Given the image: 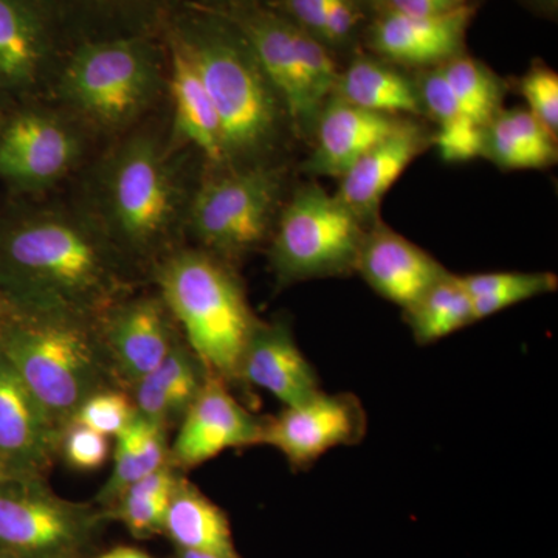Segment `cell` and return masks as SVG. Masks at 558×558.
<instances>
[{"label": "cell", "instance_id": "obj_1", "mask_svg": "<svg viewBox=\"0 0 558 558\" xmlns=\"http://www.w3.org/2000/svg\"><path fill=\"white\" fill-rule=\"evenodd\" d=\"M134 266L84 209L0 208V296L16 317L100 326L134 293Z\"/></svg>", "mask_w": 558, "mask_h": 558}, {"label": "cell", "instance_id": "obj_2", "mask_svg": "<svg viewBox=\"0 0 558 558\" xmlns=\"http://www.w3.org/2000/svg\"><path fill=\"white\" fill-rule=\"evenodd\" d=\"M161 33L186 51L215 105L222 130V170L271 163L290 130L289 120L236 21L183 0Z\"/></svg>", "mask_w": 558, "mask_h": 558}, {"label": "cell", "instance_id": "obj_3", "mask_svg": "<svg viewBox=\"0 0 558 558\" xmlns=\"http://www.w3.org/2000/svg\"><path fill=\"white\" fill-rule=\"evenodd\" d=\"M84 211L134 264L159 260L185 230L186 197L171 146L135 132L106 154Z\"/></svg>", "mask_w": 558, "mask_h": 558}, {"label": "cell", "instance_id": "obj_4", "mask_svg": "<svg viewBox=\"0 0 558 558\" xmlns=\"http://www.w3.org/2000/svg\"><path fill=\"white\" fill-rule=\"evenodd\" d=\"M159 295L209 376L241 384V360L259 318L231 264L201 248H174L154 266Z\"/></svg>", "mask_w": 558, "mask_h": 558}, {"label": "cell", "instance_id": "obj_5", "mask_svg": "<svg viewBox=\"0 0 558 558\" xmlns=\"http://www.w3.org/2000/svg\"><path fill=\"white\" fill-rule=\"evenodd\" d=\"M167 81V51L160 35L76 40L53 83L72 119L98 131L117 132L156 105Z\"/></svg>", "mask_w": 558, "mask_h": 558}, {"label": "cell", "instance_id": "obj_6", "mask_svg": "<svg viewBox=\"0 0 558 558\" xmlns=\"http://www.w3.org/2000/svg\"><path fill=\"white\" fill-rule=\"evenodd\" d=\"M0 348L62 429L95 392L124 388L100 326L38 322L9 312L0 325Z\"/></svg>", "mask_w": 558, "mask_h": 558}, {"label": "cell", "instance_id": "obj_7", "mask_svg": "<svg viewBox=\"0 0 558 558\" xmlns=\"http://www.w3.org/2000/svg\"><path fill=\"white\" fill-rule=\"evenodd\" d=\"M282 186V172L274 163L218 170L190 197L185 230L197 248L238 263L270 240Z\"/></svg>", "mask_w": 558, "mask_h": 558}, {"label": "cell", "instance_id": "obj_8", "mask_svg": "<svg viewBox=\"0 0 558 558\" xmlns=\"http://www.w3.org/2000/svg\"><path fill=\"white\" fill-rule=\"evenodd\" d=\"M279 211L269 258L279 286L355 271L366 223L333 194L307 183Z\"/></svg>", "mask_w": 558, "mask_h": 558}, {"label": "cell", "instance_id": "obj_9", "mask_svg": "<svg viewBox=\"0 0 558 558\" xmlns=\"http://www.w3.org/2000/svg\"><path fill=\"white\" fill-rule=\"evenodd\" d=\"M94 502L62 498L46 476L0 481V550L16 558H90L108 526Z\"/></svg>", "mask_w": 558, "mask_h": 558}, {"label": "cell", "instance_id": "obj_10", "mask_svg": "<svg viewBox=\"0 0 558 558\" xmlns=\"http://www.w3.org/2000/svg\"><path fill=\"white\" fill-rule=\"evenodd\" d=\"M84 156L78 121L35 100L16 102L0 123V182L36 196L62 182Z\"/></svg>", "mask_w": 558, "mask_h": 558}, {"label": "cell", "instance_id": "obj_11", "mask_svg": "<svg viewBox=\"0 0 558 558\" xmlns=\"http://www.w3.org/2000/svg\"><path fill=\"white\" fill-rule=\"evenodd\" d=\"M70 46L58 0H0V90L14 102L53 83Z\"/></svg>", "mask_w": 558, "mask_h": 558}, {"label": "cell", "instance_id": "obj_12", "mask_svg": "<svg viewBox=\"0 0 558 558\" xmlns=\"http://www.w3.org/2000/svg\"><path fill=\"white\" fill-rule=\"evenodd\" d=\"M366 435V413L352 395L319 391L300 405L266 417L263 444L277 449L290 465L306 469L337 447L354 446Z\"/></svg>", "mask_w": 558, "mask_h": 558}, {"label": "cell", "instance_id": "obj_13", "mask_svg": "<svg viewBox=\"0 0 558 558\" xmlns=\"http://www.w3.org/2000/svg\"><path fill=\"white\" fill-rule=\"evenodd\" d=\"M266 417L255 416L231 395L229 385L208 376L196 400L178 425L170 461L185 473L222 451L263 444Z\"/></svg>", "mask_w": 558, "mask_h": 558}, {"label": "cell", "instance_id": "obj_14", "mask_svg": "<svg viewBox=\"0 0 558 558\" xmlns=\"http://www.w3.org/2000/svg\"><path fill=\"white\" fill-rule=\"evenodd\" d=\"M62 428L0 348V468L7 476H46L60 459Z\"/></svg>", "mask_w": 558, "mask_h": 558}, {"label": "cell", "instance_id": "obj_15", "mask_svg": "<svg viewBox=\"0 0 558 558\" xmlns=\"http://www.w3.org/2000/svg\"><path fill=\"white\" fill-rule=\"evenodd\" d=\"M100 332L113 369L128 391L182 339L178 323L159 293H132L120 301L101 319Z\"/></svg>", "mask_w": 558, "mask_h": 558}, {"label": "cell", "instance_id": "obj_16", "mask_svg": "<svg viewBox=\"0 0 558 558\" xmlns=\"http://www.w3.org/2000/svg\"><path fill=\"white\" fill-rule=\"evenodd\" d=\"M475 11L472 3L436 16H410L385 10L369 27L371 50L391 64L439 68L464 53L465 36Z\"/></svg>", "mask_w": 558, "mask_h": 558}, {"label": "cell", "instance_id": "obj_17", "mask_svg": "<svg viewBox=\"0 0 558 558\" xmlns=\"http://www.w3.org/2000/svg\"><path fill=\"white\" fill-rule=\"evenodd\" d=\"M355 271L381 299L405 311L449 270L402 234L374 222L363 238Z\"/></svg>", "mask_w": 558, "mask_h": 558}, {"label": "cell", "instance_id": "obj_18", "mask_svg": "<svg viewBox=\"0 0 558 558\" xmlns=\"http://www.w3.org/2000/svg\"><path fill=\"white\" fill-rule=\"evenodd\" d=\"M240 380L266 389L284 407L300 405L322 391L317 371L282 319H259L242 355Z\"/></svg>", "mask_w": 558, "mask_h": 558}, {"label": "cell", "instance_id": "obj_19", "mask_svg": "<svg viewBox=\"0 0 558 558\" xmlns=\"http://www.w3.org/2000/svg\"><path fill=\"white\" fill-rule=\"evenodd\" d=\"M403 121L349 105L333 94L315 124V148L304 170L340 179L366 150L398 131Z\"/></svg>", "mask_w": 558, "mask_h": 558}, {"label": "cell", "instance_id": "obj_20", "mask_svg": "<svg viewBox=\"0 0 558 558\" xmlns=\"http://www.w3.org/2000/svg\"><path fill=\"white\" fill-rule=\"evenodd\" d=\"M427 145L428 137L424 130L410 121H403L398 131L366 150L341 175L336 196L360 220L373 222L385 194Z\"/></svg>", "mask_w": 558, "mask_h": 558}, {"label": "cell", "instance_id": "obj_21", "mask_svg": "<svg viewBox=\"0 0 558 558\" xmlns=\"http://www.w3.org/2000/svg\"><path fill=\"white\" fill-rule=\"evenodd\" d=\"M161 39L167 51V86L174 113L172 146L178 143L191 146L199 150L213 167L222 170V130L215 105L186 51L167 33H161Z\"/></svg>", "mask_w": 558, "mask_h": 558}, {"label": "cell", "instance_id": "obj_22", "mask_svg": "<svg viewBox=\"0 0 558 558\" xmlns=\"http://www.w3.org/2000/svg\"><path fill=\"white\" fill-rule=\"evenodd\" d=\"M208 376L182 337L156 368L130 388L135 411L140 417L170 432L185 416Z\"/></svg>", "mask_w": 558, "mask_h": 558}, {"label": "cell", "instance_id": "obj_23", "mask_svg": "<svg viewBox=\"0 0 558 558\" xmlns=\"http://www.w3.org/2000/svg\"><path fill=\"white\" fill-rule=\"evenodd\" d=\"M183 0H58L73 43L120 36H160Z\"/></svg>", "mask_w": 558, "mask_h": 558}, {"label": "cell", "instance_id": "obj_24", "mask_svg": "<svg viewBox=\"0 0 558 558\" xmlns=\"http://www.w3.org/2000/svg\"><path fill=\"white\" fill-rule=\"evenodd\" d=\"M333 94L341 100L385 116H421L424 112L417 83L379 57L357 54L340 72Z\"/></svg>", "mask_w": 558, "mask_h": 558}, {"label": "cell", "instance_id": "obj_25", "mask_svg": "<svg viewBox=\"0 0 558 558\" xmlns=\"http://www.w3.org/2000/svg\"><path fill=\"white\" fill-rule=\"evenodd\" d=\"M163 535L174 548L204 550L223 558H241L233 542L229 517L185 475L172 494Z\"/></svg>", "mask_w": 558, "mask_h": 558}, {"label": "cell", "instance_id": "obj_26", "mask_svg": "<svg viewBox=\"0 0 558 558\" xmlns=\"http://www.w3.org/2000/svg\"><path fill=\"white\" fill-rule=\"evenodd\" d=\"M483 156L501 170H542L556 163V135L527 109L499 110L484 130Z\"/></svg>", "mask_w": 558, "mask_h": 558}, {"label": "cell", "instance_id": "obj_27", "mask_svg": "<svg viewBox=\"0 0 558 558\" xmlns=\"http://www.w3.org/2000/svg\"><path fill=\"white\" fill-rule=\"evenodd\" d=\"M170 447L167 428L135 414L116 438L112 472L92 502L109 509L132 484L170 462Z\"/></svg>", "mask_w": 558, "mask_h": 558}, {"label": "cell", "instance_id": "obj_28", "mask_svg": "<svg viewBox=\"0 0 558 558\" xmlns=\"http://www.w3.org/2000/svg\"><path fill=\"white\" fill-rule=\"evenodd\" d=\"M180 472L170 462L156 472L132 484L109 509H105L109 523H120L132 537L149 539L163 535L165 517L172 494L180 478Z\"/></svg>", "mask_w": 558, "mask_h": 558}, {"label": "cell", "instance_id": "obj_29", "mask_svg": "<svg viewBox=\"0 0 558 558\" xmlns=\"http://www.w3.org/2000/svg\"><path fill=\"white\" fill-rule=\"evenodd\" d=\"M403 314L418 344L436 343L475 323L469 292L450 271Z\"/></svg>", "mask_w": 558, "mask_h": 558}, {"label": "cell", "instance_id": "obj_30", "mask_svg": "<svg viewBox=\"0 0 558 558\" xmlns=\"http://www.w3.org/2000/svg\"><path fill=\"white\" fill-rule=\"evenodd\" d=\"M461 281L472 300L475 323L554 292L558 286L550 271H490L461 277Z\"/></svg>", "mask_w": 558, "mask_h": 558}, {"label": "cell", "instance_id": "obj_31", "mask_svg": "<svg viewBox=\"0 0 558 558\" xmlns=\"http://www.w3.org/2000/svg\"><path fill=\"white\" fill-rule=\"evenodd\" d=\"M465 116L486 128L501 110L505 84L486 64L464 53L439 65Z\"/></svg>", "mask_w": 558, "mask_h": 558}, {"label": "cell", "instance_id": "obj_32", "mask_svg": "<svg viewBox=\"0 0 558 558\" xmlns=\"http://www.w3.org/2000/svg\"><path fill=\"white\" fill-rule=\"evenodd\" d=\"M131 392L124 388H109L95 392L76 411L70 424H80L116 439L135 417Z\"/></svg>", "mask_w": 558, "mask_h": 558}, {"label": "cell", "instance_id": "obj_33", "mask_svg": "<svg viewBox=\"0 0 558 558\" xmlns=\"http://www.w3.org/2000/svg\"><path fill=\"white\" fill-rule=\"evenodd\" d=\"M109 438L80 424L62 429L60 459L76 472H95L109 458Z\"/></svg>", "mask_w": 558, "mask_h": 558}, {"label": "cell", "instance_id": "obj_34", "mask_svg": "<svg viewBox=\"0 0 558 558\" xmlns=\"http://www.w3.org/2000/svg\"><path fill=\"white\" fill-rule=\"evenodd\" d=\"M526 98L529 112L557 137L558 131V75L554 70L538 64L529 70L520 84Z\"/></svg>", "mask_w": 558, "mask_h": 558}, {"label": "cell", "instance_id": "obj_35", "mask_svg": "<svg viewBox=\"0 0 558 558\" xmlns=\"http://www.w3.org/2000/svg\"><path fill=\"white\" fill-rule=\"evenodd\" d=\"M484 130L476 121L462 119L439 126L433 142L444 161H468L483 156Z\"/></svg>", "mask_w": 558, "mask_h": 558}, {"label": "cell", "instance_id": "obj_36", "mask_svg": "<svg viewBox=\"0 0 558 558\" xmlns=\"http://www.w3.org/2000/svg\"><path fill=\"white\" fill-rule=\"evenodd\" d=\"M366 0H328L319 40L330 51L343 50L354 43L362 24V5Z\"/></svg>", "mask_w": 558, "mask_h": 558}, {"label": "cell", "instance_id": "obj_37", "mask_svg": "<svg viewBox=\"0 0 558 558\" xmlns=\"http://www.w3.org/2000/svg\"><path fill=\"white\" fill-rule=\"evenodd\" d=\"M468 3L469 0H381L380 7L410 16H436L450 13Z\"/></svg>", "mask_w": 558, "mask_h": 558}, {"label": "cell", "instance_id": "obj_38", "mask_svg": "<svg viewBox=\"0 0 558 558\" xmlns=\"http://www.w3.org/2000/svg\"><path fill=\"white\" fill-rule=\"evenodd\" d=\"M190 2L196 3V5L199 7H204V9L229 14L234 13V11L248 9V7L269 3L270 0H190Z\"/></svg>", "mask_w": 558, "mask_h": 558}, {"label": "cell", "instance_id": "obj_39", "mask_svg": "<svg viewBox=\"0 0 558 558\" xmlns=\"http://www.w3.org/2000/svg\"><path fill=\"white\" fill-rule=\"evenodd\" d=\"M90 558H154L145 550L131 548V546H117V548L106 550L97 557Z\"/></svg>", "mask_w": 558, "mask_h": 558}, {"label": "cell", "instance_id": "obj_40", "mask_svg": "<svg viewBox=\"0 0 558 558\" xmlns=\"http://www.w3.org/2000/svg\"><path fill=\"white\" fill-rule=\"evenodd\" d=\"M523 2L545 16L553 17L557 14L558 0H523Z\"/></svg>", "mask_w": 558, "mask_h": 558}, {"label": "cell", "instance_id": "obj_41", "mask_svg": "<svg viewBox=\"0 0 558 558\" xmlns=\"http://www.w3.org/2000/svg\"><path fill=\"white\" fill-rule=\"evenodd\" d=\"M174 558H223L216 554L204 553V550H191L175 548Z\"/></svg>", "mask_w": 558, "mask_h": 558}, {"label": "cell", "instance_id": "obj_42", "mask_svg": "<svg viewBox=\"0 0 558 558\" xmlns=\"http://www.w3.org/2000/svg\"><path fill=\"white\" fill-rule=\"evenodd\" d=\"M14 105H16V102L11 100L9 95H5L0 90V123H2L3 119L9 116V112L14 108Z\"/></svg>", "mask_w": 558, "mask_h": 558}, {"label": "cell", "instance_id": "obj_43", "mask_svg": "<svg viewBox=\"0 0 558 558\" xmlns=\"http://www.w3.org/2000/svg\"><path fill=\"white\" fill-rule=\"evenodd\" d=\"M9 307H7L5 301H3L2 296H0V325H2L3 319L9 315Z\"/></svg>", "mask_w": 558, "mask_h": 558}, {"label": "cell", "instance_id": "obj_44", "mask_svg": "<svg viewBox=\"0 0 558 558\" xmlns=\"http://www.w3.org/2000/svg\"><path fill=\"white\" fill-rule=\"evenodd\" d=\"M0 558H16L13 556H10V554L3 553V550H0Z\"/></svg>", "mask_w": 558, "mask_h": 558}, {"label": "cell", "instance_id": "obj_45", "mask_svg": "<svg viewBox=\"0 0 558 558\" xmlns=\"http://www.w3.org/2000/svg\"><path fill=\"white\" fill-rule=\"evenodd\" d=\"M366 2L374 3V5H380L381 0H366Z\"/></svg>", "mask_w": 558, "mask_h": 558}, {"label": "cell", "instance_id": "obj_46", "mask_svg": "<svg viewBox=\"0 0 558 558\" xmlns=\"http://www.w3.org/2000/svg\"><path fill=\"white\" fill-rule=\"evenodd\" d=\"M5 473H3V470L2 468H0V481H2L3 478H5Z\"/></svg>", "mask_w": 558, "mask_h": 558}]
</instances>
